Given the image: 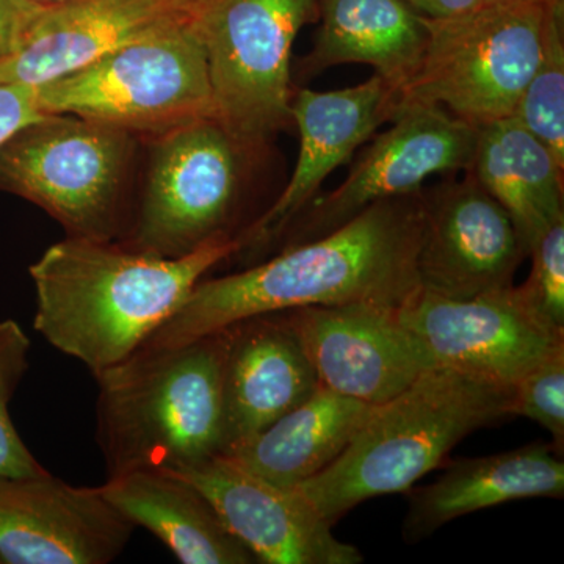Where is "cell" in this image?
Returning a JSON list of instances; mask_svg holds the SVG:
<instances>
[{
  "label": "cell",
  "instance_id": "6da1fadb",
  "mask_svg": "<svg viewBox=\"0 0 564 564\" xmlns=\"http://www.w3.org/2000/svg\"><path fill=\"white\" fill-rule=\"evenodd\" d=\"M423 192L386 199L334 231L242 272L203 278L141 348L174 347L256 315L306 306L402 307L421 289Z\"/></svg>",
  "mask_w": 564,
  "mask_h": 564
},
{
  "label": "cell",
  "instance_id": "7a4b0ae2",
  "mask_svg": "<svg viewBox=\"0 0 564 564\" xmlns=\"http://www.w3.org/2000/svg\"><path fill=\"white\" fill-rule=\"evenodd\" d=\"M240 248L239 237H220L182 258H163L68 236L29 269L36 293L33 328L96 377L135 355L195 285Z\"/></svg>",
  "mask_w": 564,
  "mask_h": 564
},
{
  "label": "cell",
  "instance_id": "3957f363",
  "mask_svg": "<svg viewBox=\"0 0 564 564\" xmlns=\"http://www.w3.org/2000/svg\"><path fill=\"white\" fill-rule=\"evenodd\" d=\"M226 329L191 343L140 348L96 375V444L107 478L184 473L225 448Z\"/></svg>",
  "mask_w": 564,
  "mask_h": 564
},
{
  "label": "cell",
  "instance_id": "277c9868",
  "mask_svg": "<svg viewBox=\"0 0 564 564\" xmlns=\"http://www.w3.org/2000/svg\"><path fill=\"white\" fill-rule=\"evenodd\" d=\"M510 417L513 388L434 367L375 406L339 458L295 488L334 525L366 500L410 491L464 437Z\"/></svg>",
  "mask_w": 564,
  "mask_h": 564
},
{
  "label": "cell",
  "instance_id": "5b68a950",
  "mask_svg": "<svg viewBox=\"0 0 564 564\" xmlns=\"http://www.w3.org/2000/svg\"><path fill=\"white\" fill-rule=\"evenodd\" d=\"M44 113L162 133L215 118L206 52L193 17L166 22L61 79L40 85Z\"/></svg>",
  "mask_w": 564,
  "mask_h": 564
},
{
  "label": "cell",
  "instance_id": "8992f818",
  "mask_svg": "<svg viewBox=\"0 0 564 564\" xmlns=\"http://www.w3.org/2000/svg\"><path fill=\"white\" fill-rule=\"evenodd\" d=\"M132 133L68 113H47L0 147V191L46 210L69 237L121 242Z\"/></svg>",
  "mask_w": 564,
  "mask_h": 564
},
{
  "label": "cell",
  "instance_id": "52a82bcc",
  "mask_svg": "<svg viewBox=\"0 0 564 564\" xmlns=\"http://www.w3.org/2000/svg\"><path fill=\"white\" fill-rule=\"evenodd\" d=\"M562 2L480 3L458 17L425 18V55L400 109L434 104L477 128L513 117L536 68L549 18Z\"/></svg>",
  "mask_w": 564,
  "mask_h": 564
},
{
  "label": "cell",
  "instance_id": "ba28073f",
  "mask_svg": "<svg viewBox=\"0 0 564 564\" xmlns=\"http://www.w3.org/2000/svg\"><path fill=\"white\" fill-rule=\"evenodd\" d=\"M321 0H206L193 24L206 52L215 118L248 148L292 122L296 35Z\"/></svg>",
  "mask_w": 564,
  "mask_h": 564
},
{
  "label": "cell",
  "instance_id": "9c48e42d",
  "mask_svg": "<svg viewBox=\"0 0 564 564\" xmlns=\"http://www.w3.org/2000/svg\"><path fill=\"white\" fill-rule=\"evenodd\" d=\"M147 188L121 243L182 258L231 232L250 150L217 118H202L158 135Z\"/></svg>",
  "mask_w": 564,
  "mask_h": 564
},
{
  "label": "cell",
  "instance_id": "30bf717a",
  "mask_svg": "<svg viewBox=\"0 0 564 564\" xmlns=\"http://www.w3.org/2000/svg\"><path fill=\"white\" fill-rule=\"evenodd\" d=\"M391 122L352 165L347 180L317 196L288 226L289 239L282 248L325 236L375 203L422 192L436 174L470 169L477 126L434 104H408Z\"/></svg>",
  "mask_w": 564,
  "mask_h": 564
},
{
  "label": "cell",
  "instance_id": "8fae6325",
  "mask_svg": "<svg viewBox=\"0 0 564 564\" xmlns=\"http://www.w3.org/2000/svg\"><path fill=\"white\" fill-rule=\"evenodd\" d=\"M399 315L434 366L507 388L564 345V334L538 321L514 284L467 300L419 289Z\"/></svg>",
  "mask_w": 564,
  "mask_h": 564
},
{
  "label": "cell",
  "instance_id": "7c38bea8",
  "mask_svg": "<svg viewBox=\"0 0 564 564\" xmlns=\"http://www.w3.org/2000/svg\"><path fill=\"white\" fill-rule=\"evenodd\" d=\"M281 314L313 364L318 384L348 399L378 406L436 367L393 307L340 304Z\"/></svg>",
  "mask_w": 564,
  "mask_h": 564
},
{
  "label": "cell",
  "instance_id": "4fadbf2b",
  "mask_svg": "<svg viewBox=\"0 0 564 564\" xmlns=\"http://www.w3.org/2000/svg\"><path fill=\"white\" fill-rule=\"evenodd\" d=\"M529 251L510 214L466 172L423 193L417 252L422 291L467 300L513 285Z\"/></svg>",
  "mask_w": 564,
  "mask_h": 564
},
{
  "label": "cell",
  "instance_id": "5bb4252c",
  "mask_svg": "<svg viewBox=\"0 0 564 564\" xmlns=\"http://www.w3.org/2000/svg\"><path fill=\"white\" fill-rule=\"evenodd\" d=\"M133 532L101 486L0 475V564H109Z\"/></svg>",
  "mask_w": 564,
  "mask_h": 564
},
{
  "label": "cell",
  "instance_id": "9a60e30c",
  "mask_svg": "<svg viewBox=\"0 0 564 564\" xmlns=\"http://www.w3.org/2000/svg\"><path fill=\"white\" fill-rule=\"evenodd\" d=\"M182 477L214 505L229 532L262 564H359L355 545L334 536L329 524L299 489L272 484L226 455Z\"/></svg>",
  "mask_w": 564,
  "mask_h": 564
},
{
  "label": "cell",
  "instance_id": "2e32d148",
  "mask_svg": "<svg viewBox=\"0 0 564 564\" xmlns=\"http://www.w3.org/2000/svg\"><path fill=\"white\" fill-rule=\"evenodd\" d=\"M400 101V93L378 74L343 90L295 93L291 113L300 133L299 161L280 198L247 231L239 234L242 250L267 247L280 239L317 198L326 177L350 161L378 128L397 117Z\"/></svg>",
  "mask_w": 564,
  "mask_h": 564
},
{
  "label": "cell",
  "instance_id": "e0dca14e",
  "mask_svg": "<svg viewBox=\"0 0 564 564\" xmlns=\"http://www.w3.org/2000/svg\"><path fill=\"white\" fill-rule=\"evenodd\" d=\"M225 329L221 455L242 447L321 386L299 337L281 313L243 318Z\"/></svg>",
  "mask_w": 564,
  "mask_h": 564
},
{
  "label": "cell",
  "instance_id": "ac0fdd59",
  "mask_svg": "<svg viewBox=\"0 0 564 564\" xmlns=\"http://www.w3.org/2000/svg\"><path fill=\"white\" fill-rule=\"evenodd\" d=\"M193 13L182 0H74L40 10L21 46L0 65V82L40 87Z\"/></svg>",
  "mask_w": 564,
  "mask_h": 564
},
{
  "label": "cell",
  "instance_id": "d6986e66",
  "mask_svg": "<svg viewBox=\"0 0 564 564\" xmlns=\"http://www.w3.org/2000/svg\"><path fill=\"white\" fill-rule=\"evenodd\" d=\"M404 543L415 544L463 516L525 499H563V456L544 443L458 459L432 485L411 488Z\"/></svg>",
  "mask_w": 564,
  "mask_h": 564
},
{
  "label": "cell",
  "instance_id": "ffe728a7",
  "mask_svg": "<svg viewBox=\"0 0 564 564\" xmlns=\"http://www.w3.org/2000/svg\"><path fill=\"white\" fill-rule=\"evenodd\" d=\"M313 51L303 58L304 80L333 66L359 63L403 95L421 69L429 29L404 0H321Z\"/></svg>",
  "mask_w": 564,
  "mask_h": 564
},
{
  "label": "cell",
  "instance_id": "44dd1931",
  "mask_svg": "<svg viewBox=\"0 0 564 564\" xmlns=\"http://www.w3.org/2000/svg\"><path fill=\"white\" fill-rule=\"evenodd\" d=\"M102 494L133 525L158 536L184 564H256L192 481L166 470L109 477Z\"/></svg>",
  "mask_w": 564,
  "mask_h": 564
},
{
  "label": "cell",
  "instance_id": "7402d4cb",
  "mask_svg": "<svg viewBox=\"0 0 564 564\" xmlns=\"http://www.w3.org/2000/svg\"><path fill=\"white\" fill-rule=\"evenodd\" d=\"M467 172L510 214L527 251L549 226L564 218V169L514 117L478 128Z\"/></svg>",
  "mask_w": 564,
  "mask_h": 564
},
{
  "label": "cell",
  "instance_id": "603a6c76",
  "mask_svg": "<svg viewBox=\"0 0 564 564\" xmlns=\"http://www.w3.org/2000/svg\"><path fill=\"white\" fill-rule=\"evenodd\" d=\"M373 408L318 386L310 399L226 456L272 484L293 488L336 462Z\"/></svg>",
  "mask_w": 564,
  "mask_h": 564
},
{
  "label": "cell",
  "instance_id": "cb8c5ba5",
  "mask_svg": "<svg viewBox=\"0 0 564 564\" xmlns=\"http://www.w3.org/2000/svg\"><path fill=\"white\" fill-rule=\"evenodd\" d=\"M513 117L564 169V2L549 18L543 47Z\"/></svg>",
  "mask_w": 564,
  "mask_h": 564
},
{
  "label": "cell",
  "instance_id": "d4e9b609",
  "mask_svg": "<svg viewBox=\"0 0 564 564\" xmlns=\"http://www.w3.org/2000/svg\"><path fill=\"white\" fill-rule=\"evenodd\" d=\"M32 343L20 323L0 321V475L46 474L29 451L10 414L11 400L31 367Z\"/></svg>",
  "mask_w": 564,
  "mask_h": 564
},
{
  "label": "cell",
  "instance_id": "484cf974",
  "mask_svg": "<svg viewBox=\"0 0 564 564\" xmlns=\"http://www.w3.org/2000/svg\"><path fill=\"white\" fill-rule=\"evenodd\" d=\"M529 258V278L524 284L516 285V291L538 321L552 332L564 334V218L538 237Z\"/></svg>",
  "mask_w": 564,
  "mask_h": 564
},
{
  "label": "cell",
  "instance_id": "4316f807",
  "mask_svg": "<svg viewBox=\"0 0 564 564\" xmlns=\"http://www.w3.org/2000/svg\"><path fill=\"white\" fill-rule=\"evenodd\" d=\"M513 414L536 422L549 432L552 447L564 451V345L529 370L514 384Z\"/></svg>",
  "mask_w": 564,
  "mask_h": 564
},
{
  "label": "cell",
  "instance_id": "83f0119b",
  "mask_svg": "<svg viewBox=\"0 0 564 564\" xmlns=\"http://www.w3.org/2000/svg\"><path fill=\"white\" fill-rule=\"evenodd\" d=\"M44 115L39 87L0 82V147Z\"/></svg>",
  "mask_w": 564,
  "mask_h": 564
},
{
  "label": "cell",
  "instance_id": "f1b7e54d",
  "mask_svg": "<svg viewBox=\"0 0 564 564\" xmlns=\"http://www.w3.org/2000/svg\"><path fill=\"white\" fill-rule=\"evenodd\" d=\"M40 10L28 0H0V65L21 46L29 25Z\"/></svg>",
  "mask_w": 564,
  "mask_h": 564
},
{
  "label": "cell",
  "instance_id": "f546056e",
  "mask_svg": "<svg viewBox=\"0 0 564 564\" xmlns=\"http://www.w3.org/2000/svg\"><path fill=\"white\" fill-rule=\"evenodd\" d=\"M404 2L413 7L422 17L432 18V20L458 17L477 9L481 3L480 0H404Z\"/></svg>",
  "mask_w": 564,
  "mask_h": 564
},
{
  "label": "cell",
  "instance_id": "4dcf8cb0",
  "mask_svg": "<svg viewBox=\"0 0 564 564\" xmlns=\"http://www.w3.org/2000/svg\"><path fill=\"white\" fill-rule=\"evenodd\" d=\"M36 9L46 10L55 9V7L66 6V3L74 2V0H28Z\"/></svg>",
  "mask_w": 564,
  "mask_h": 564
},
{
  "label": "cell",
  "instance_id": "1f68e13d",
  "mask_svg": "<svg viewBox=\"0 0 564 564\" xmlns=\"http://www.w3.org/2000/svg\"><path fill=\"white\" fill-rule=\"evenodd\" d=\"M182 2L187 3V6L191 7L193 11H196L199 9V7L203 6L204 2H206V0H182Z\"/></svg>",
  "mask_w": 564,
  "mask_h": 564
},
{
  "label": "cell",
  "instance_id": "d6a6232c",
  "mask_svg": "<svg viewBox=\"0 0 564 564\" xmlns=\"http://www.w3.org/2000/svg\"><path fill=\"white\" fill-rule=\"evenodd\" d=\"M481 3L516 2V0H480Z\"/></svg>",
  "mask_w": 564,
  "mask_h": 564
}]
</instances>
